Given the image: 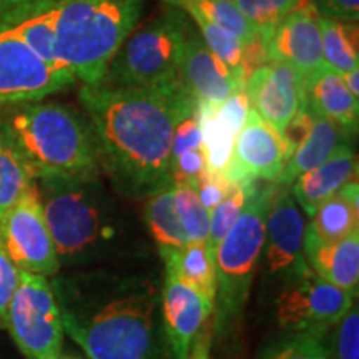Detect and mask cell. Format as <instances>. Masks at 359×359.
<instances>
[{
  "mask_svg": "<svg viewBox=\"0 0 359 359\" xmlns=\"http://www.w3.org/2000/svg\"><path fill=\"white\" fill-rule=\"evenodd\" d=\"M80 102L90 116L100 167L116 190L130 198H150L173 185L170 158L175 127L198 109L185 85H85Z\"/></svg>",
  "mask_w": 359,
  "mask_h": 359,
  "instance_id": "cell-1",
  "label": "cell"
},
{
  "mask_svg": "<svg viewBox=\"0 0 359 359\" xmlns=\"http://www.w3.org/2000/svg\"><path fill=\"white\" fill-rule=\"evenodd\" d=\"M52 288L64 333L90 359H160V294L148 281L90 275Z\"/></svg>",
  "mask_w": 359,
  "mask_h": 359,
  "instance_id": "cell-2",
  "label": "cell"
},
{
  "mask_svg": "<svg viewBox=\"0 0 359 359\" xmlns=\"http://www.w3.org/2000/svg\"><path fill=\"white\" fill-rule=\"evenodd\" d=\"M35 180L97 178L100 170L92 127L60 103L25 105L2 120Z\"/></svg>",
  "mask_w": 359,
  "mask_h": 359,
  "instance_id": "cell-3",
  "label": "cell"
},
{
  "mask_svg": "<svg viewBox=\"0 0 359 359\" xmlns=\"http://www.w3.org/2000/svg\"><path fill=\"white\" fill-rule=\"evenodd\" d=\"M143 0H58L55 53L75 79L98 85L142 15Z\"/></svg>",
  "mask_w": 359,
  "mask_h": 359,
  "instance_id": "cell-4",
  "label": "cell"
},
{
  "mask_svg": "<svg viewBox=\"0 0 359 359\" xmlns=\"http://www.w3.org/2000/svg\"><path fill=\"white\" fill-rule=\"evenodd\" d=\"M95 180L42 182V190H39L40 201L58 263L85 262L111 235Z\"/></svg>",
  "mask_w": 359,
  "mask_h": 359,
  "instance_id": "cell-5",
  "label": "cell"
},
{
  "mask_svg": "<svg viewBox=\"0 0 359 359\" xmlns=\"http://www.w3.org/2000/svg\"><path fill=\"white\" fill-rule=\"evenodd\" d=\"M258 182L251 188L235 224L215 250L217 298L222 320L233 318L245 306L266 240L268 208L276 183L258 185Z\"/></svg>",
  "mask_w": 359,
  "mask_h": 359,
  "instance_id": "cell-6",
  "label": "cell"
},
{
  "mask_svg": "<svg viewBox=\"0 0 359 359\" xmlns=\"http://www.w3.org/2000/svg\"><path fill=\"white\" fill-rule=\"evenodd\" d=\"M190 29L185 12H163L120 47L100 83L160 88L182 82L180 58Z\"/></svg>",
  "mask_w": 359,
  "mask_h": 359,
  "instance_id": "cell-7",
  "label": "cell"
},
{
  "mask_svg": "<svg viewBox=\"0 0 359 359\" xmlns=\"http://www.w3.org/2000/svg\"><path fill=\"white\" fill-rule=\"evenodd\" d=\"M6 327L29 359H57L64 343L60 308L47 276L22 271L8 303Z\"/></svg>",
  "mask_w": 359,
  "mask_h": 359,
  "instance_id": "cell-8",
  "label": "cell"
},
{
  "mask_svg": "<svg viewBox=\"0 0 359 359\" xmlns=\"http://www.w3.org/2000/svg\"><path fill=\"white\" fill-rule=\"evenodd\" d=\"M0 241L12 263L22 271L47 278L58 273L60 263L35 183L0 217Z\"/></svg>",
  "mask_w": 359,
  "mask_h": 359,
  "instance_id": "cell-9",
  "label": "cell"
},
{
  "mask_svg": "<svg viewBox=\"0 0 359 359\" xmlns=\"http://www.w3.org/2000/svg\"><path fill=\"white\" fill-rule=\"evenodd\" d=\"M294 278L278 299V321L293 333L321 336L353 306V294L331 285L306 266Z\"/></svg>",
  "mask_w": 359,
  "mask_h": 359,
  "instance_id": "cell-10",
  "label": "cell"
},
{
  "mask_svg": "<svg viewBox=\"0 0 359 359\" xmlns=\"http://www.w3.org/2000/svg\"><path fill=\"white\" fill-rule=\"evenodd\" d=\"M72 83L70 70L48 67L0 19V105L39 102Z\"/></svg>",
  "mask_w": 359,
  "mask_h": 359,
  "instance_id": "cell-11",
  "label": "cell"
},
{
  "mask_svg": "<svg viewBox=\"0 0 359 359\" xmlns=\"http://www.w3.org/2000/svg\"><path fill=\"white\" fill-rule=\"evenodd\" d=\"M288 160L290 151L281 135L250 110L246 123L236 135L231 161L223 177L230 183L255 180L276 183Z\"/></svg>",
  "mask_w": 359,
  "mask_h": 359,
  "instance_id": "cell-12",
  "label": "cell"
},
{
  "mask_svg": "<svg viewBox=\"0 0 359 359\" xmlns=\"http://www.w3.org/2000/svg\"><path fill=\"white\" fill-rule=\"evenodd\" d=\"M245 92L259 118L283 133L290 120L304 105V79L293 67L269 60L246 79Z\"/></svg>",
  "mask_w": 359,
  "mask_h": 359,
  "instance_id": "cell-13",
  "label": "cell"
},
{
  "mask_svg": "<svg viewBox=\"0 0 359 359\" xmlns=\"http://www.w3.org/2000/svg\"><path fill=\"white\" fill-rule=\"evenodd\" d=\"M318 13L311 0H298L296 7L273 30L268 40L269 60L293 67L303 79L311 77L325 65Z\"/></svg>",
  "mask_w": 359,
  "mask_h": 359,
  "instance_id": "cell-14",
  "label": "cell"
},
{
  "mask_svg": "<svg viewBox=\"0 0 359 359\" xmlns=\"http://www.w3.org/2000/svg\"><path fill=\"white\" fill-rule=\"evenodd\" d=\"M178 74L185 88L201 103L219 105L245 88L243 77L233 74L191 29L183 42Z\"/></svg>",
  "mask_w": 359,
  "mask_h": 359,
  "instance_id": "cell-15",
  "label": "cell"
},
{
  "mask_svg": "<svg viewBox=\"0 0 359 359\" xmlns=\"http://www.w3.org/2000/svg\"><path fill=\"white\" fill-rule=\"evenodd\" d=\"M304 222L288 187L275 185L266 217V258L271 273H294L308 266L303 255Z\"/></svg>",
  "mask_w": 359,
  "mask_h": 359,
  "instance_id": "cell-16",
  "label": "cell"
},
{
  "mask_svg": "<svg viewBox=\"0 0 359 359\" xmlns=\"http://www.w3.org/2000/svg\"><path fill=\"white\" fill-rule=\"evenodd\" d=\"M215 309V304L177 278L167 275L161 291L163 331L175 359H187L191 341Z\"/></svg>",
  "mask_w": 359,
  "mask_h": 359,
  "instance_id": "cell-17",
  "label": "cell"
},
{
  "mask_svg": "<svg viewBox=\"0 0 359 359\" xmlns=\"http://www.w3.org/2000/svg\"><path fill=\"white\" fill-rule=\"evenodd\" d=\"M358 177V160L353 148L346 143L336 148L330 158L316 168L299 175L291 183L294 198L309 217L323 201L336 195L346 183Z\"/></svg>",
  "mask_w": 359,
  "mask_h": 359,
  "instance_id": "cell-18",
  "label": "cell"
},
{
  "mask_svg": "<svg viewBox=\"0 0 359 359\" xmlns=\"http://www.w3.org/2000/svg\"><path fill=\"white\" fill-rule=\"evenodd\" d=\"M303 248L304 259L314 275L356 296L359 285V230L331 243H320L304 236Z\"/></svg>",
  "mask_w": 359,
  "mask_h": 359,
  "instance_id": "cell-19",
  "label": "cell"
},
{
  "mask_svg": "<svg viewBox=\"0 0 359 359\" xmlns=\"http://www.w3.org/2000/svg\"><path fill=\"white\" fill-rule=\"evenodd\" d=\"M304 105L314 115L326 116L349 133L358 130V97L349 92L343 77L327 67L304 79Z\"/></svg>",
  "mask_w": 359,
  "mask_h": 359,
  "instance_id": "cell-20",
  "label": "cell"
},
{
  "mask_svg": "<svg viewBox=\"0 0 359 359\" xmlns=\"http://www.w3.org/2000/svg\"><path fill=\"white\" fill-rule=\"evenodd\" d=\"M348 130L339 127L338 123L331 122L330 118L321 115H314L313 127L304 142L293 151L290 160L286 161L285 168L278 178V185L290 187L299 175L316 168L323 161L333 155L336 148L346 143L349 137Z\"/></svg>",
  "mask_w": 359,
  "mask_h": 359,
  "instance_id": "cell-21",
  "label": "cell"
},
{
  "mask_svg": "<svg viewBox=\"0 0 359 359\" xmlns=\"http://www.w3.org/2000/svg\"><path fill=\"white\" fill-rule=\"evenodd\" d=\"M167 275L190 286L203 298L217 303V264L208 243H187L182 248L163 250Z\"/></svg>",
  "mask_w": 359,
  "mask_h": 359,
  "instance_id": "cell-22",
  "label": "cell"
},
{
  "mask_svg": "<svg viewBox=\"0 0 359 359\" xmlns=\"http://www.w3.org/2000/svg\"><path fill=\"white\" fill-rule=\"evenodd\" d=\"M358 222V182L353 180L314 210L311 222L304 228V236L320 243H331L356 231Z\"/></svg>",
  "mask_w": 359,
  "mask_h": 359,
  "instance_id": "cell-23",
  "label": "cell"
},
{
  "mask_svg": "<svg viewBox=\"0 0 359 359\" xmlns=\"http://www.w3.org/2000/svg\"><path fill=\"white\" fill-rule=\"evenodd\" d=\"M34 183L32 170L7 125L0 120V217L15 205Z\"/></svg>",
  "mask_w": 359,
  "mask_h": 359,
  "instance_id": "cell-24",
  "label": "cell"
},
{
  "mask_svg": "<svg viewBox=\"0 0 359 359\" xmlns=\"http://www.w3.org/2000/svg\"><path fill=\"white\" fill-rule=\"evenodd\" d=\"M321 32V48L325 65L336 74L344 75L359 69L358 55V27L341 24L338 20L318 17Z\"/></svg>",
  "mask_w": 359,
  "mask_h": 359,
  "instance_id": "cell-25",
  "label": "cell"
},
{
  "mask_svg": "<svg viewBox=\"0 0 359 359\" xmlns=\"http://www.w3.org/2000/svg\"><path fill=\"white\" fill-rule=\"evenodd\" d=\"M217 107L218 105H212V103L198 102L201 150L205 155L206 170L223 175L231 161L236 137L218 118Z\"/></svg>",
  "mask_w": 359,
  "mask_h": 359,
  "instance_id": "cell-26",
  "label": "cell"
},
{
  "mask_svg": "<svg viewBox=\"0 0 359 359\" xmlns=\"http://www.w3.org/2000/svg\"><path fill=\"white\" fill-rule=\"evenodd\" d=\"M172 7L185 11L190 15H200L212 24L222 27L235 35L241 45L257 37L258 32L248 20L241 15L231 0H165Z\"/></svg>",
  "mask_w": 359,
  "mask_h": 359,
  "instance_id": "cell-27",
  "label": "cell"
},
{
  "mask_svg": "<svg viewBox=\"0 0 359 359\" xmlns=\"http://www.w3.org/2000/svg\"><path fill=\"white\" fill-rule=\"evenodd\" d=\"M145 218L160 251L182 248L188 243L175 210L173 185L150 196L145 208Z\"/></svg>",
  "mask_w": 359,
  "mask_h": 359,
  "instance_id": "cell-28",
  "label": "cell"
},
{
  "mask_svg": "<svg viewBox=\"0 0 359 359\" xmlns=\"http://www.w3.org/2000/svg\"><path fill=\"white\" fill-rule=\"evenodd\" d=\"M173 198L175 210H177L188 243H206L210 230V212L201 203L195 188L185 183H175Z\"/></svg>",
  "mask_w": 359,
  "mask_h": 359,
  "instance_id": "cell-29",
  "label": "cell"
},
{
  "mask_svg": "<svg viewBox=\"0 0 359 359\" xmlns=\"http://www.w3.org/2000/svg\"><path fill=\"white\" fill-rule=\"evenodd\" d=\"M255 182H258V180H255ZM255 182L233 183L226 196L210 212V230L206 243L212 250H217L219 241L230 231V228L235 224L238 217H240Z\"/></svg>",
  "mask_w": 359,
  "mask_h": 359,
  "instance_id": "cell-30",
  "label": "cell"
},
{
  "mask_svg": "<svg viewBox=\"0 0 359 359\" xmlns=\"http://www.w3.org/2000/svg\"><path fill=\"white\" fill-rule=\"evenodd\" d=\"M268 45L276 25L293 11L298 0H231Z\"/></svg>",
  "mask_w": 359,
  "mask_h": 359,
  "instance_id": "cell-31",
  "label": "cell"
},
{
  "mask_svg": "<svg viewBox=\"0 0 359 359\" xmlns=\"http://www.w3.org/2000/svg\"><path fill=\"white\" fill-rule=\"evenodd\" d=\"M191 17L193 20L196 22V27L200 29L201 39H203L206 47H208L210 50H212L215 55L233 72V74L243 77V72H241V48H243V45L240 43V40H238L233 34L228 32V30L212 24V22L203 19V17L195 15V13H193Z\"/></svg>",
  "mask_w": 359,
  "mask_h": 359,
  "instance_id": "cell-32",
  "label": "cell"
},
{
  "mask_svg": "<svg viewBox=\"0 0 359 359\" xmlns=\"http://www.w3.org/2000/svg\"><path fill=\"white\" fill-rule=\"evenodd\" d=\"M333 349H327V359H359V311L358 306L336 323Z\"/></svg>",
  "mask_w": 359,
  "mask_h": 359,
  "instance_id": "cell-33",
  "label": "cell"
},
{
  "mask_svg": "<svg viewBox=\"0 0 359 359\" xmlns=\"http://www.w3.org/2000/svg\"><path fill=\"white\" fill-rule=\"evenodd\" d=\"M266 359H327V349L321 336L299 333Z\"/></svg>",
  "mask_w": 359,
  "mask_h": 359,
  "instance_id": "cell-34",
  "label": "cell"
},
{
  "mask_svg": "<svg viewBox=\"0 0 359 359\" xmlns=\"http://www.w3.org/2000/svg\"><path fill=\"white\" fill-rule=\"evenodd\" d=\"M205 170L206 163L201 148L188 150L170 161V175H172L173 185L175 183H185V185L195 188L200 177L205 173Z\"/></svg>",
  "mask_w": 359,
  "mask_h": 359,
  "instance_id": "cell-35",
  "label": "cell"
},
{
  "mask_svg": "<svg viewBox=\"0 0 359 359\" xmlns=\"http://www.w3.org/2000/svg\"><path fill=\"white\" fill-rule=\"evenodd\" d=\"M250 110V98L246 95L245 88H241L233 93L231 97H228L223 103H219L217 107V115L218 118L226 125L228 130L236 137V135L240 133V130L243 128V125L246 123Z\"/></svg>",
  "mask_w": 359,
  "mask_h": 359,
  "instance_id": "cell-36",
  "label": "cell"
},
{
  "mask_svg": "<svg viewBox=\"0 0 359 359\" xmlns=\"http://www.w3.org/2000/svg\"><path fill=\"white\" fill-rule=\"evenodd\" d=\"M201 148V130H200V118L198 109L190 114L182 122L177 123L173 132L172 140V161L178 155L185 154L188 150H196Z\"/></svg>",
  "mask_w": 359,
  "mask_h": 359,
  "instance_id": "cell-37",
  "label": "cell"
},
{
  "mask_svg": "<svg viewBox=\"0 0 359 359\" xmlns=\"http://www.w3.org/2000/svg\"><path fill=\"white\" fill-rule=\"evenodd\" d=\"M20 269L12 263L7 251L0 241V326H6L8 303H11L17 285H19Z\"/></svg>",
  "mask_w": 359,
  "mask_h": 359,
  "instance_id": "cell-38",
  "label": "cell"
},
{
  "mask_svg": "<svg viewBox=\"0 0 359 359\" xmlns=\"http://www.w3.org/2000/svg\"><path fill=\"white\" fill-rule=\"evenodd\" d=\"M231 187L233 183L228 182L223 175L212 173L208 172V170H205V173L201 175L198 183H196L195 190L198 193L205 208L208 210V212H212L215 206L226 196V193L230 191Z\"/></svg>",
  "mask_w": 359,
  "mask_h": 359,
  "instance_id": "cell-39",
  "label": "cell"
},
{
  "mask_svg": "<svg viewBox=\"0 0 359 359\" xmlns=\"http://www.w3.org/2000/svg\"><path fill=\"white\" fill-rule=\"evenodd\" d=\"M313 118L314 114L308 109L306 105H303L302 109L298 110L293 118L290 120V123L286 125L285 130H283L281 137L285 140L286 147H288L290 156L293 155V151L304 142V138L309 135V130L313 127Z\"/></svg>",
  "mask_w": 359,
  "mask_h": 359,
  "instance_id": "cell-40",
  "label": "cell"
},
{
  "mask_svg": "<svg viewBox=\"0 0 359 359\" xmlns=\"http://www.w3.org/2000/svg\"><path fill=\"white\" fill-rule=\"evenodd\" d=\"M321 17L338 22H356L359 17V0H316L314 4Z\"/></svg>",
  "mask_w": 359,
  "mask_h": 359,
  "instance_id": "cell-41",
  "label": "cell"
},
{
  "mask_svg": "<svg viewBox=\"0 0 359 359\" xmlns=\"http://www.w3.org/2000/svg\"><path fill=\"white\" fill-rule=\"evenodd\" d=\"M268 62V45L259 35H257L251 42L245 43L243 48H241V72H243L245 82L255 70L262 69Z\"/></svg>",
  "mask_w": 359,
  "mask_h": 359,
  "instance_id": "cell-42",
  "label": "cell"
},
{
  "mask_svg": "<svg viewBox=\"0 0 359 359\" xmlns=\"http://www.w3.org/2000/svg\"><path fill=\"white\" fill-rule=\"evenodd\" d=\"M341 77H343V82L348 87L349 92H351L354 97H358L359 95V69L348 72V74L341 75Z\"/></svg>",
  "mask_w": 359,
  "mask_h": 359,
  "instance_id": "cell-43",
  "label": "cell"
},
{
  "mask_svg": "<svg viewBox=\"0 0 359 359\" xmlns=\"http://www.w3.org/2000/svg\"><path fill=\"white\" fill-rule=\"evenodd\" d=\"M190 359H210L208 356V341H201V343L196 346L195 353H193V356Z\"/></svg>",
  "mask_w": 359,
  "mask_h": 359,
  "instance_id": "cell-44",
  "label": "cell"
},
{
  "mask_svg": "<svg viewBox=\"0 0 359 359\" xmlns=\"http://www.w3.org/2000/svg\"><path fill=\"white\" fill-rule=\"evenodd\" d=\"M57 359H70V358H60V356H58Z\"/></svg>",
  "mask_w": 359,
  "mask_h": 359,
  "instance_id": "cell-45",
  "label": "cell"
},
{
  "mask_svg": "<svg viewBox=\"0 0 359 359\" xmlns=\"http://www.w3.org/2000/svg\"><path fill=\"white\" fill-rule=\"evenodd\" d=\"M311 2H314V0H311Z\"/></svg>",
  "mask_w": 359,
  "mask_h": 359,
  "instance_id": "cell-46",
  "label": "cell"
}]
</instances>
